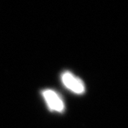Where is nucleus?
Listing matches in <instances>:
<instances>
[{
    "label": "nucleus",
    "instance_id": "obj_1",
    "mask_svg": "<svg viewBox=\"0 0 128 128\" xmlns=\"http://www.w3.org/2000/svg\"><path fill=\"white\" fill-rule=\"evenodd\" d=\"M42 97L47 107L52 112L62 113L65 109V105L60 95L53 90L47 89L42 92Z\"/></svg>",
    "mask_w": 128,
    "mask_h": 128
},
{
    "label": "nucleus",
    "instance_id": "obj_2",
    "mask_svg": "<svg viewBox=\"0 0 128 128\" xmlns=\"http://www.w3.org/2000/svg\"><path fill=\"white\" fill-rule=\"evenodd\" d=\"M63 86L75 94H83L85 92V85L80 78L76 76L72 72L66 71L61 75Z\"/></svg>",
    "mask_w": 128,
    "mask_h": 128
}]
</instances>
